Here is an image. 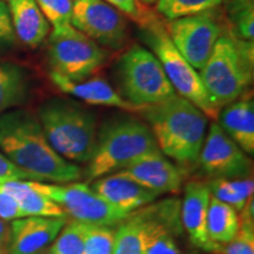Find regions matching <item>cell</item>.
<instances>
[{"label": "cell", "instance_id": "obj_1", "mask_svg": "<svg viewBox=\"0 0 254 254\" xmlns=\"http://www.w3.org/2000/svg\"><path fill=\"white\" fill-rule=\"evenodd\" d=\"M0 151L41 182L67 184L81 177L80 167L53 150L37 116L26 110L12 109L0 114Z\"/></svg>", "mask_w": 254, "mask_h": 254}, {"label": "cell", "instance_id": "obj_2", "mask_svg": "<svg viewBox=\"0 0 254 254\" xmlns=\"http://www.w3.org/2000/svg\"><path fill=\"white\" fill-rule=\"evenodd\" d=\"M139 113L147 122L159 151L176 161L184 173L198 165L207 117L195 105L176 94L163 103L142 106Z\"/></svg>", "mask_w": 254, "mask_h": 254}, {"label": "cell", "instance_id": "obj_3", "mask_svg": "<svg viewBox=\"0 0 254 254\" xmlns=\"http://www.w3.org/2000/svg\"><path fill=\"white\" fill-rule=\"evenodd\" d=\"M37 118L60 157L69 163H88L98 136L93 112L74 100L51 98L40 105Z\"/></svg>", "mask_w": 254, "mask_h": 254}, {"label": "cell", "instance_id": "obj_4", "mask_svg": "<svg viewBox=\"0 0 254 254\" xmlns=\"http://www.w3.org/2000/svg\"><path fill=\"white\" fill-rule=\"evenodd\" d=\"M253 41L221 34L200 78L212 104L221 110L245 94L253 81Z\"/></svg>", "mask_w": 254, "mask_h": 254}, {"label": "cell", "instance_id": "obj_5", "mask_svg": "<svg viewBox=\"0 0 254 254\" xmlns=\"http://www.w3.org/2000/svg\"><path fill=\"white\" fill-rule=\"evenodd\" d=\"M159 150L150 127L133 117L110 120L98 132L93 154L87 163L86 179L97 180L123 170L142 155Z\"/></svg>", "mask_w": 254, "mask_h": 254}, {"label": "cell", "instance_id": "obj_6", "mask_svg": "<svg viewBox=\"0 0 254 254\" xmlns=\"http://www.w3.org/2000/svg\"><path fill=\"white\" fill-rule=\"evenodd\" d=\"M141 30L142 40L160 62L176 93L195 105L207 118L217 122L220 110L212 104L198 71L173 45L163 21L157 19Z\"/></svg>", "mask_w": 254, "mask_h": 254}, {"label": "cell", "instance_id": "obj_7", "mask_svg": "<svg viewBox=\"0 0 254 254\" xmlns=\"http://www.w3.org/2000/svg\"><path fill=\"white\" fill-rule=\"evenodd\" d=\"M119 77L124 98L135 106L163 103L177 94L157 57L140 45L124 53Z\"/></svg>", "mask_w": 254, "mask_h": 254}, {"label": "cell", "instance_id": "obj_8", "mask_svg": "<svg viewBox=\"0 0 254 254\" xmlns=\"http://www.w3.org/2000/svg\"><path fill=\"white\" fill-rule=\"evenodd\" d=\"M107 51L71 24L52 28L49 60L52 69L73 81L88 79L103 67Z\"/></svg>", "mask_w": 254, "mask_h": 254}, {"label": "cell", "instance_id": "obj_9", "mask_svg": "<svg viewBox=\"0 0 254 254\" xmlns=\"http://www.w3.org/2000/svg\"><path fill=\"white\" fill-rule=\"evenodd\" d=\"M31 184L37 190L58 204L67 217L84 224L117 226L129 214L105 201L87 184Z\"/></svg>", "mask_w": 254, "mask_h": 254}, {"label": "cell", "instance_id": "obj_10", "mask_svg": "<svg viewBox=\"0 0 254 254\" xmlns=\"http://www.w3.org/2000/svg\"><path fill=\"white\" fill-rule=\"evenodd\" d=\"M164 25L180 55L193 68L201 71L222 34L221 25L212 12L178 18Z\"/></svg>", "mask_w": 254, "mask_h": 254}, {"label": "cell", "instance_id": "obj_11", "mask_svg": "<svg viewBox=\"0 0 254 254\" xmlns=\"http://www.w3.org/2000/svg\"><path fill=\"white\" fill-rule=\"evenodd\" d=\"M125 18L105 0H75L71 25L101 47L118 50L127 40Z\"/></svg>", "mask_w": 254, "mask_h": 254}, {"label": "cell", "instance_id": "obj_12", "mask_svg": "<svg viewBox=\"0 0 254 254\" xmlns=\"http://www.w3.org/2000/svg\"><path fill=\"white\" fill-rule=\"evenodd\" d=\"M200 171L209 179H241L252 177L249 155L217 123H212L198 158Z\"/></svg>", "mask_w": 254, "mask_h": 254}, {"label": "cell", "instance_id": "obj_13", "mask_svg": "<svg viewBox=\"0 0 254 254\" xmlns=\"http://www.w3.org/2000/svg\"><path fill=\"white\" fill-rule=\"evenodd\" d=\"M178 199H165L139 208L142 217L144 254H182L176 237L183 234Z\"/></svg>", "mask_w": 254, "mask_h": 254}, {"label": "cell", "instance_id": "obj_14", "mask_svg": "<svg viewBox=\"0 0 254 254\" xmlns=\"http://www.w3.org/2000/svg\"><path fill=\"white\" fill-rule=\"evenodd\" d=\"M145 189L161 194H178L182 190L184 172L159 150L142 155L116 172Z\"/></svg>", "mask_w": 254, "mask_h": 254}, {"label": "cell", "instance_id": "obj_15", "mask_svg": "<svg viewBox=\"0 0 254 254\" xmlns=\"http://www.w3.org/2000/svg\"><path fill=\"white\" fill-rule=\"evenodd\" d=\"M68 218L24 217L12 220L7 254H41L58 237Z\"/></svg>", "mask_w": 254, "mask_h": 254}, {"label": "cell", "instance_id": "obj_16", "mask_svg": "<svg viewBox=\"0 0 254 254\" xmlns=\"http://www.w3.org/2000/svg\"><path fill=\"white\" fill-rule=\"evenodd\" d=\"M209 198H211V192L207 183L190 180L184 189V201L180 206V219L192 245L206 252L218 254L221 245H215L208 239L207 228H206Z\"/></svg>", "mask_w": 254, "mask_h": 254}, {"label": "cell", "instance_id": "obj_17", "mask_svg": "<svg viewBox=\"0 0 254 254\" xmlns=\"http://www.w3.org/2000/svg\"><path fill=\"white\" fill-rule=\"evenodd\" d=\"M50 79L59 91L90 105L116 107V109L129 111V112H139L142 109L126 100L122 94L111 86L109 81L100 77L73 81L58 72L51 71Z\"/></svg>", "mask_w": 254, "mask_h": 254}, {"label": "cell", "instance_id": "obj_18", "mask_svg": "<svg viewBox=\"0 0 254 254\" xmlns=\"http://www.w3.org/2000/svg\"><path fill=\"white\" fill-rule=\"evenodd\" d=\"M90 187L105 201L125 213H132L150 205L159 196L157 193L118 173L101 177L94 180Z\"/></svg>", "mask_w": 254, "mask_h": 254}, {"label": "cell", "instance_id": "obj_19", "mask_svg": "<svg viewBox=\"0 0 254 254\" xmlns=\"http://www.w3.org/2000/svg\"><path fill=\"white\" fill-rule=\"evenodd\" d=\"M219 126L247 155L254 154V103L252 95L243 94L226 105L218 116Z\"/></svg>", "mask_w": 254, "mask_h": 254}, {"label": "cell", "instance_id": "obj_20", "mask_svg": "<svg viewBox=\"0 0 254 254\" xmlns=\"http://www.w3.org/2000/svg\"><path fill=\"white\" fill-rule=\"evenodd\" d=\"M15 38L28 47L39 46L51 32V25L36 0H6Z\"/></svg>", "mask_w": 254, "mask_h": 254}, {"label": "cell", "instance_id": "obj_21", "mask_svg": "<svg viewBox=\"0 0 254 254\" xmlns=\"http://www.w3.org/2000/svg\"><path fill=\"white\" fill-rule=\"evenodd\" d=\"M0 189L12 196L26 217L68 218L58 204L32 186L31 180H14L0 184Z\"/></svg>", "mask_w": 254, "mask_h": 254}, {"label": "cell", "instance_id": "obj_22", "mask_svg": "<svg viewBox=\"0 0 254 254\" xmlns=\"http://www.w3.org/2000/svg\"><path fill=\"white\" fill-rule=\"evenodd\" d=\"M208 239L215 245H225L236 237L239 230L238 212L211 194L206 221Z\"/></svg>", "mask_w": 254, "mask_h": 254}, {"label": "cell", "instance_id": "obj_23", "mask_svg": "<svg viewBox=\"0 0 254 254\" xmlns=\"http://www.w3.org/2000/svg\"><path fill=\"white\" fill-rule=\"evenodd\" d=\"M27 74L17 64H0V114L23 104L28 95Z\"/></svg>", "mask_w": 254, "mask_h": 254}, {"label": "cell", "instance_id": "obj_24", "mask_svg": "<svg viewBox=\"0 0 254 254\" xmlns=\"http://www.w3.org/2000/svg\"><path fill=\"white\" fill-rule=\"evenodd\" d=\"M211 194L225 204L240 212L247 199L253 195L254 182L252 177L241 179H212L207 183Z\"/></svg>", "mask_w": 254, "mask_h": 254}, {"label": "cell", "instance_id": "obj_25", "mask_svg": "<svg viewBox=\"0 0 254 254\" xmlns=\"http://www.w3.org/2000/svg\"><path fill=\"white\" fill-rule=\"evenodd\" d=\"M117 226L114 254H144L140 211L136 209L129 213Z\"/></svg>", "mask_w": 254, "mask_h": 254}, {"label": "cell", "instance_id": "obj_26", "mask_svg": "<svg viewBox=\"0 0 254 254\" xmlns=\"http://www.w3.org/2000/svg\"><path fill=\"white\" fill-rule=\"evenodd\" d=\"M87 226L84 222L68 219L50 250L55 254H84Z\"/></svg>", "mask_w": 254, "mask_h": 254}, {"label": "cell", "instance_id": "obj_27", "mask_svg": "<svg viewBox=\"0 0 254 254\" xmlns=\"http://www.w3.org/2000/svg\"><path fill=\"white\" fill-rule=\"evenodd\" d=\"M222 0H158L157 12L168 21L217 8Z\"/></svg>", "mask_w": 254, "mask_h": 254}, {"label": "cell", "instance_id": "obj_28", "mask_svg": "<svg viewBox=\"0 0 254 254\" xmlns=\"http://www.w3.org/2000/svg\"><path fill=\"white\" fill-rule=\"evenodd\" d=\"M231 19V34L238 39L254 40L253 2L231 1L228 6Z\"/></svg>", "mask_w": 254, "mask_h": 254}, {"label": "cell", "instance_id": "obj_29", "mask_svg": "<svg viewBox=\"0 0 254 254\" xmlns=\"http://www.w3.org/2000/svg\"><path fill=\"white\" fill-rule=\"evenodd\" d=\"M116 228L88 225L85 236L84 254H114Z\"/></svg>", "mask_w": 254, "mask_h": 254}, {"label": "cell", "instance_id": "obj_30", "mask_svg": "<svg viewBox=\"0 0 254 254\" xmlns=\"http://www.w3.org/2000/svg\"><path fill=\"white\" fill-rule=\"evenodd\" d=\"M218 254H254V219H239V230Z\"/></svg>", "mask_w": 254, "mask_h": 254}, {"label": "cell", "instance_id": "obj_31", "mask_svg": "<svg viewBox=\"0 0 254 254\" xmlns=\"http://www.w3.org/2000/svg\"><path fill=\"white\" fill-rule=\"evenodd\" d=\"M105 1L138 24L140 28L146 27L159 19L155 12L148 8L147 5L141 2V0H105Z\"/></svg>", "mask_w": 254, "mask_h": 254}, {"label": "cell", "instance_id": "obj_32", "mask_svg": "<svg viewBox=\"0 0 254 254\" xmlns=\"http://www.w3.org/2000/svg\"><path fill=\"white\" fill-rule=\"evenodd\" d=\"M36 2L53 28L71 24L72 0H36Z\"/></svg>", "mask_w": 254, "mask_h": 254}, {"label": "cell", "instance_id": "obj_33", "mask_svg": "<svg viewBox=\"0 0 254 254\" xmlns=\"http://www.w3.org/2000/svg\"><path fill=\"white\" fill-rule=\"evenodd\" d=\"M14 180H31V182H41L37 176L26 172L12 163L6 155L0 151V184Z\"/></svg>", "mask_w": 254, "mask_h": 254}, {"label": "cell", "instance_id": "obj_34", "mask_svg": "<svg viewBox=\"0 0 254 254\" xmlns=\"http://www.w3.org/2000/svg\"><path fill=\"white\" fill-rule=\"evenodd\" d=\"M24 217H26V214L21 211L13 198L0 189V219L4 221H12Z\"/></svg>", "mask_w": 254, "mask_h": 254}, {"label": "cell", "instance_id": "obj_35", "mask_svg": "<svg viewBox=\"0 0 254 254\" xmlns=\"http://www.w3.org/2000/svg\"><path fill=\"white\" fill-rule=\"evenodd\" d=\"M15 39L7 4L0 0V43H14Z\"/></svg>", "mask_w": 254, "mask_h": 254}, {"label": "cell", "instance_id": "obj_36", "mask_svg": "<svg viewBox=\"0 0 254 254\" xmlns=\"http://www.w3.org/2000/svg\"><path fill=\"white\" fill-rule=\"evenodd\" d=\"M8 232H9V226L7 225V221H4L2 219H0V239L5 240L6 243H7Z\"/></svg>", "mask_w": 254, "mask_h": 254}, {"label": "cell", "instance_id": "obj_37", "mask_svg": "<svg viewBox=\"0 0 254 254\" xmlns=\"http://www.w3.org/2000/svg\"><path fill=\"white\" fill-rule=\"evenodd\" d=\"M158 0H141V2H144L145 5H153V4H155V2H157Z\"/></svg>", "mask_w": 254, "mask_h": 254}, {"label": "cell", "instance_id": "obj_38", "mask_svg": "<svg viewBox=\"0 0 254 254\" xmlns=\"http://www.w3.org/2000/svg\"><path fill=\"white\" fill-rule=\"evenodd\" d=\"M6 241L5 240H2V239H0V251H2V250H5L6 249Z\"/></svg>", "mask_w": 254, "mask_h": 254}, {"label": "cell", "instance_id": "obj_39", "mask_svg": "<svg viewBox=\"0 0 254 254\" xmlns=\"http://www.w3.org/2000/svg\"><path fill=\"white\" fill-rule=\"evenodd\" d=\"M231 1H238V2H254V0H231Z\"/></svg>", "mask_w": 254, "mask_h": 254}, {"label": "cell", "instance_id": "obj_40", "mask_svg": "<svg viewBox=\"0 0 254 254\" xmlns=\"http://www.w3.org/2000/svg\"><path fill=\"white\" fill-rule=\"evenodd\" d=\"M41 254H55V253H53V252H52V251H51L50 249H47L46 251H44V252H43V253H41Z\"/></svg>", "mask_w": 254, "mask_h": 254}, {"label": "cell", "instance_id": "obj_41", "mask_svg": "<svg viewBox=\"0 0 254 254\" xmlns=\"http://www.w3.org/2000/svg\"><path fill=\"white\" fill-rule=\"evenodd\" d=\"M0 254H7V251H6V249L2 250V251H0Z\"/></svg>", "mask_w": 254, "mask_h": 254}, {"label": "cell", "instance_id": "obj_42", "mask_svg": "<svg viewBox=\"0 0 254 254\" xmlns=\"http://www.w3.org/2000/svg\"><path fill=\"white\" fill-rule=\"evenodd\" d=\"M72 1H73V2H74V1H75V0H72Z\"/></svg>", "mask_w": 254, "mask_h": 254}]
</instances>
